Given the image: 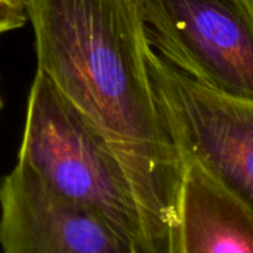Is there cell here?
I'll list each match as a JSON object with an SVG mask.
<instances>
[{
	"instance_id": "1",
	"label": "cell",
	"mask_w": 253,
	"mask_h": 253,
	"mask_svg": "<svg viewBox=\"0 0 253 253\" xmlns=\"http://www.w3.org/2000/svg\"><path fill=\"white\" fill-rule=\"evenodd\" d=\"M38 72L143 179L180 200L186 164L148 72L137 0H24Z\"/></svg>"
},
{
	"instance_id": "2",
	"label": "cell",
	"mask_w": 253,
	"mask_h": 253,
	"mask_svg": "<svg viewBox=\"0 0 253 253\" xmlns=\"http://www.w3.org/2000/svg\"><path fill=\"white\" fill-rule=\"evenodd\" d=\"M18 164L98 216L133 253H177L180 200L143 179L39 72L29 94Z\"/></svg>"
},
{
	"instance_id": "3",
	"label": "cell",
	"mask_w": 253,
	"mask_h": 253,
	"mask_svg": "<svg viewBox=\"0 0 253 253\" xmlns=\"http://www.w3.org/2000/svg\"><path fill=\"white\" fill-rule=\"evenodd\" d=\"M148 72L179 152L253 213V100L214 91L148 49Z\"/></svg>"
},
{
	"instance_id": "4",
	"label": "cell",
	"mask_w": 253,
	"mask_h": 253,
	"mask_svg": "<svg viewBox=\"0 0 253 253\" xmlns=\"http://www.w3.org/2000/svg\"><path fill=\"white\" fill-rule=\"evenodd\" d=\"M149 45L194 81L253 100L252 0H137Z\"/></svg>"
},
{
	"instance_id": "5",
	"label": "cell",
	"mask_w": 253,
	"mask_h": 253,
	"mask_svg": "<svg viewBox=\"0 0 253 253\" xmlns=\"http://www.w3.org/2000/svg\"><path fill=\"white\" fill-rule=\"evenodd\" d=\"M2 253H133L98 216L18 164L0 183Z\"/></svg>"
},
{
	"instance_id": "6",
	"label": "cell",
	"mask_w": 253,
	"mask_h": 253,
	"mask_svg": "<svg viewBox=\"0 0 253 253\" xmlns=\"http://www.w3.org/2000/svg\"><path fill=\"white\" fill-rule=\"evenodd\" d=\"M177 253H253V213L194 163L185 169Z\"/></svg>"
},
{
	"instance_id": "7",
	"label": "cell",
	"mask_w": 253,
	"mask_h": 253,
	"mask_svg": "<svg viewBox=\"0 0 253 253\" xmlns=\"http://www.w3.org/2000/svg\"><path fill=\"white\" fill-rule=\"evenodd\" d=\"M26 23L24 0H0V35L20 29Z\"/></svg>"
},
{
	"instance_id": "8",
	"label": "cell",
	"mask_w": 253,
	"mask_h": 253,
	"mask_svg": "<svg viewBox=\"0 0 253 253\" xmlns=\"http://www.w3.org/2000/svg\"><path fill=\"white\" fill-rule=\"evenodd\" d=\"M2 107H3V100H2V95H0V112H2Z\"/></svg>"
},
{
	"instance_id": "9",
	"label": "cell",
	"mask_w": 253,
	"mask_h": 253,
	"mask_svg": "<svg viewBox=\"0 0 253 253\" xmlns=\"http://www.w3.org/2000/svg\"><path fill=\"white\" fill-rule=\"evenodd\" d=\"M252 2H253V0H252Z\"/></svg>"
}]
</instances>
